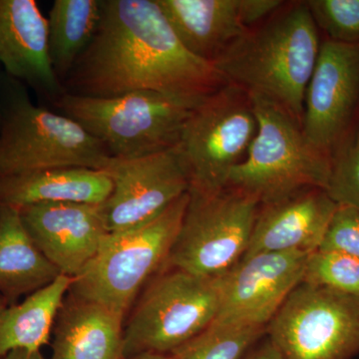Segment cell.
Listing matches in <instances>:
<instances>
[{
    "mask_svg": "<svg viewBox=\"0 0 359 359\" xmlns=\"http://www.w3.org/2000/svg\"><path fill=\"white\" fill-rule=\"evenodd\" d=\"M226 84L182 44L157 0H102L98 30L63 88L98 98L152 91L193 109Z\"/></svg>",
    "mask_w": 359,
    "mask_h": 359,
    "instance_id": "obj_1",
    "label": "cell"
},
{
    "mask_svg": "<svg viewBox=\"0 0 359 359\" xmlns=\"http://www.w3.org/2000/svg\"><path fill=\"white\" fill-rule=\"evenodd\" d=\"M321 42L306 1L250 28L212 62L226 83L278 104L302 126Z\"/></svg>",
    "mask_w": 359,
    "mask_h": 359,
    "instance_id": "obj_2",
    "label": "cell"
},
{
    "mask_svg": "<svg viewBox=\"0 0 359 359\" xmlns=\"http://www.w3.org/2000/svg\"><path fill=\"white\" fill-rule=\"evenodd\" d=\"M250 96L257 121L256 136L226 186L247 194L259 205L306 189L327 190L332 159L314 147L287 111L263 97Z\"/></svg>",
    "mask_w": 359,
    "mask_h": 359,
    "instance_id": "obj_3",
    "label": "cell"
},
{
    "mask_svg": "<svg viewBox=\"0 0 359 359\" xmlns=\"http://www.w3.org/2000/svg\"><path fill=\"white\" fill-rule=\"evenodd\" d=\"M189 199L188 192L149 223L109 233L95 257L72 278L68 294L126 318L142 290L166 266Z\"/></svg>",
    "mask_w": 359,
    "mask_h": 359,
    "instance_id": "obj_4",
    "label": "cell"
},
{
    "mask_svg": "<svg viewBox=\"0 0 359 359\" xmlns=\"http://www.w3.org/2000/svg\"><path fill=\"white\" fill-rule=\"evenodd\" d=\"M0 109V178L52 168L103 170L111 159L102 144L79 124L35 105L13 78Z\"/></svg>",
    "mask_w": 359,
    "mask_h": 359,
    "instance_id": "obj_5",
    "label": "cell"
},
{
    "mask_svg": "<svg viewBox=\"0 0 359 359\" xmlns=\"http://www.w3.org/2000/svg\"><path fill=\"white\" fill-rule=\"evenodd\" d=\"M222 276L165 266L142 290L124 323V358L172 354L210 327L221 306Z\"/></svg>",
    "mask_w": 359,
    "mask_h": 359,
    "instance_id": "obj_6",
    "label": "cell"
},
{
    "mask_svg": "<svg viewBox=\"0 0 359 359\" xmlns=\"http://www.w3.org/2000/svg\"><path fill=\"white\" fill-rule=\"evenodd\" d=\"M54 106L97 139L111 157L154 154L178 146L190 108L152 91L98 98L62 94Z\"/></svg>",
    "mask_w": 359,
    "mask_h": 359,
    "instance_id": "obj_7",
    "label": "cell"
},
{
    "mask_svg": "<svg viewBox=\"0 0 359 359\" xmlns=\"http://www.w3.org/2000/svg\"><path fill=\"white\" fill-rule=\"evenodd\" d=\"M257 130L252 98L237 85H224L191 109L178 144L190 182L189 193L211 194L226 188Z\"/></svg>",
    "mask_w": 359,
    "mask_h": 359,
    "instance_id": "obj_8",
    "label": "cell"
},
{
    "mask_svg": "<svg viewBox=\"0 0 359 359\" xmlns=\"http://www.w3.org/2000/svg\"><path fill=\"white\" fill-rule=\"evenodd\" d=\"M189 195L166 266L201 278H221L245 256L259 202L228 186L218 192Z\"/></svg>",
    "mask_w": 359,
    "mask_h": 359,
    "instance_id": "obj_9",
    "label": "cell"
},
{
    "mask_svg": "<svg viewBox=\"0 0 359 359\" xmlns=\"http://www.w3.org/2000/svg\"><path fill=\"white\" fill-rule=\"evenodd\" d=\"M266 335L285 359H353L359 353V297L302 282Z\"/></svg>",
    "mask_w": 359,
    "mask_h": 359,
    "instance_id": "obj_10",
    "label": "cell"
},
{
    "mask_svg": "<svg viewBox=\"0 0 359 359\" xmlns=\"http://www.w3.org/2000/svg\"><path fill=\"white\" fill-rule=\"evenodd\" d=\"M102 171L112 182V192L101 205L109 233L149 223L190 189L178 146L141 157H111Z\"/></svg>",
    "mask_w": 359,
    "mask_h": 359,
    "instance_id": "obj_11",
    "label": "cell"
},
{
    "mask_svg": "<svg viewBox=\"0 0 359 359\" xmlns=\"http://www.w3.org/2000/svg\"><path fill=\"white\" fill-rule=\"evenodd\" d=\"M359 127V44L325 39L304 98L302 129L332 159Z\"/></svg>",
    "mask_w": 359,
    "mask_h": 359,
    "instance_id": "obj_12",
    "label": "cell"
},
{
    "mask_svg": "<svg viewBox=\"0 0 359 359\" xmlns=\"http://www.w3.org/2000/svg\"><path fill=\"white\" fill-rule=\"evenodd\" d=\"M309 252H262L244 257L222 276L214 323L266 327L304 280Z\"/></svg>",
    "mask_w": 359,
    "mask_h": 359,
    "instance_id": "obj_13",
    "label": "cell"
},
{
    "mask_svg": "<svg viewBox=\"0 0 359 359\" xmlns=\"http://www.w3.org/2000/svg\"><path fill=\"white\" fill-rule=\"evenodd\" d=\"M20 212L40 252L71 278L95 257L109 235L101 205L40 203L20 208Z\"/></svg>",
    "mask_w": 359,
    "mask_h": 359,
    "instance_id": "obj_14",
    "label": "cell"
},
{
    "mask_svg": "<svg viewBox=\"0 0 359 359\" xmlns=\"http://www.w3.org/2000/svg\"><path fill=\"white\" fill-rule=\"evenodd\" d=\"M0 65L52 102L65 93L49 55L48 22L34 0H0Z\"/></svg>",
    "mask_w": 359,
    "mask_h": 359,
    "instance_id": "obj_15",
    "label": "cell"
},
{
    "mask_svg": "<svg viewBox=\"0 0 359 359\" xmlns=\"http://www.w3.org/2000/svg\"><path fill=\"white\" fill-rule=\"evenodd\" d=\"M337 205L323 189L309 188L259 205L244 257L262 252L318 250Z\"/></svg>",
    "mask_w": 359,
    "mask_h": 359,
    "instance_id": "obj_16",
    "label": "cell"
},
{
    "mask_svg": "<svg viewBox=\"0 0 359 359\" xmlns=\"http://www.w3.org/2000/svg\"><path fill=\"white\" fill-rule=\"evenodd\" d=\"M182 44L214 62L252 28L247 0H157Z\"/></svg>",
    "mask_w": 359,
    "mask_h": 359,
    "instance_id": "obj_17",
    "label": "cell"
},
{
    "mask_svg": "<svg viewBox=\"0 0 359 359\" xmlns=\"http://www.w3.org/2000/svg\"><path fill=\"white\" fill-rule=\"evenodd\" d=\"M126 318L70 294L54 323L50 359H124Z\"/></svg>",
    "mask_w": 359,
    "mask_h": 359,
    "instance_id": "obj_18",
    "label": "cell"
},
{
    "mask_svg": "<svg viewBox=\"0 0 359 359\" xmlns=\"http://www.w3.org/2000/svg\"><path fill=\"white\" fill-rule=\"evenodd\" d=\"M112 182L102 170L52 168L0 178V205L22 208L40 203L102 205Z\"/></svg>",
    "mask_w": 359,
    "mask_h": 359,
    "instance_id": "obj_19",
    "label": "cell"
},
{
    "mask_svg": "<svg viewBox=\"0 0 359 359\" xmlns=\"http://www.w3.org/2000/svg\"><path fill=\"white\" fill-rule=\"evenodd\" d=\"M61 276L26 231L20 209L0 205V294L18 302Z\"/></svg>",
    "mask_w": 359,
    "mask_h": 359,
    "instance_id": "obj_20",
    "label": "cell"
},
{
    "mask_svg": "<svg viewBox=\"0 0 359 359\" xmlns=\"http://www.w3.org/2000/svg\"><path fill=\"white\" fill-rule=\"evenodd\" d=\"M71 283L69 276H59L21 302H8L0 294V359L16 349L41 351L48 344Z\"/></svg>",
    "mask_w": 359,
    "mask_h": 359,
    "instance_id": "obj_21",
    "label": "cell"
},
{
    "mask_svg": "<svg viewBox=\"0 0 359 359\" xmlns=\"http://www.w3.org/2000/svg\"><path fill=\"white\" fill-rule=\"evenodd\" d=\"M102 18V0H55L48 22L49 55L56 76L65 81L95 36Z\"/></svg>",
    "mask_w": 359,
    "mask_h": 359,
    "instance_id": "obj_22",
    "label": "cell"
},
{
    "mask_svg": "<svg viewBox=\"0 0 359 359\" xmlns=\"http://www.w3.org/2000/svg\"><path fill=\"white\" fill-rule=\"evenodd\" d=\"M266 328L212 323L172 354L176 359H243L266 337Z\"/></svg>",
    "mask_w": 359,
    "mask_h": 359,
    "instance_id": "obj_23",
    "label": "cell"
},
{
    "mask_svg": "<svg viewBox=\"0 0 359 359\" xmlns=\"http://www.w3.org/2000/svg\"><path fill=\"white\" fill-rule=\"evenodd\" d=\"M302 282L359 297V261L335 250H314Z\"/></svg>",
    "mask_w": 359,
    "mask_h": 359,
    "instance_id": "obj_24",
    "label": "cell"
},
{
    "mask_svg": "<svg viewBox=\"0 0 359 359\" xmlns=\"http://www.w3.org/2000/svg\"><path fill=\"white\" fill-rule=\"evenodd\" d=\"M325 192L335 204L359 212V127L332 156Z\"/></svg>",
    "mask_w": 359,
    "mask_h": 359,
    "instance_id": "obj_25",
    "label": "cell"
},
{
    "mask_svg": "<svg viewBox=\"0 0 359 359\" xmlns=\"http://www.w3.org/2000/svg\"><path fill=\"white\" fill-rule=\"evenodd\" d=\"M306 4L327 40L359 44V0H309Z\"/></svg>",
    "mask_w": 359,
    "mask_h": 359,
    "instance_id": "obj_26",
    "label": "cell"
},
{
    "mask_svg": "<svg viewBox=\"0 0 359 359\" xmlns=\"http://www.w3.org/2000/svg\"><path fill=\"white\" fill-rule=\"evenodd\" d=\"M318 250L344 252L359 261V212L337 205Z\"/></svg>",
    "mask_w": 359,
    "mask_h": 359,
    "instance_id": "obj_27",
    "label": "cell"
},
{
    "mask_svg": "<svg viewBox=\"0 0 359 359\" xmlns=\"http://www.w3.org/2000/svg\"><path fill=\"white\" fill-rule=\"evenodd\" d=\"M243 359H285V358L280 349L266 335L250 349L249 353L245 354Z\"/></svg>",
    "mask_w": 359,
    "mask_h": 359,
    "instance_id": "obj_28",
    "label": "cell"
},
{
    "mask_svg": "<svg viewBox=\"0 0 359 359\" xmlns=\"http://www.w3.org/2000/svg\"><path fill=\"white\" fill-rule=\"evenodd\" d=\"M2 359H46L41 351H28V349H16L7 354Z\"/></svg>",
    "mask_w": 359,
    "mask_h": 359,
    "instance_id": "obj_29",
    "label": "cell"
},
{
    "mask_svg": "<svg viewBox=\"0 0 359 359\" xmlns=\"http://www.w3.org/2000/svg\"><path fill=\"white\" fill-rule=\"evenodd\" d=\"M124 359H176L173 354L143 353Z\"/></svg>",
    "mask_w": 359,
    "mask_h": 359,
    "instance_id": "obj_30",
    "label": "cell"
},
{
    "mask_svg": "<svg viewBox=\"0 0 359 359\" xmlns=\"http://www.w3.org/2000/svg\"><path fill=\"white\" fill-rule=\"evenodd\" d=\"M0 122H1V109H0Z\"/></svg>",
    "mask_w": 359,
    "mask_h": 359,
    "instance_id": "obj_31",
    "label": "cell"
}]
</instances>
